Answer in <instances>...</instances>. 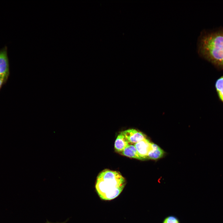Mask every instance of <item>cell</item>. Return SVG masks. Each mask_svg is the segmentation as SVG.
<instances>
[{"label": "cell", "instance_id": "1", "mask_svg": "<svg viewBox=\"0 0 223 223\" xmlns=\"http://www.w3.org/2000/svg\"><path fill=\"white\" fill-rule=\"evenodd\" d=\"M197 48L200 56L214 64L223 66V31L202 32Z\"/></svg>", "mask_w": 223, "mask_h": 223}, {"label": "cell", "instance_id": "2", "mask_svg": "<svg viewBox=\"0 0 223 223\" xmlns=\"http://www.w3.org/2000/svg\"><path fill=\"white\" fill-rule=\"evenodd\" d=\"M126 183L125 179L119 172L105 169L98 176L95 188L101 199L111 200L120 194Z\"/></svg>", "mask_w": 223, "mask_h": 223}, {"label": "cell", "instance_id": "3", "mask_svg": "<svg viewBox=\"0 0 223 223\" xmlns=\"http://www.w3.org/2000/svg\"><path fill=\"white\" fill-rule=\"evenodd\" d=\"M10 73L7 50L4 48L0 50V90L7 82Z\"/></svg>", "mask_w": 223, "mask_h": 223}, {"label": "cell", "instance_id": "4", "mask_svg": "<svg viewBox=\"0 0 223 223\" xmlns=\"http://www.w3.org/2000/svg\"><path fill=\"white\" fill-rule=\"evenodd\" d=\"M130 144H134L146 138V136L142 132L134 129H128L121 132Z\"/></svg>", "mask_w": 223, "mask_h": 223}, {"label": "cell", "instance_id": "5", "mask_svg": "<svg viewBox=\"0 0 223 223\" xmlns=\"http://www.w3.org/2000/svg\"><path fill=\"white\" fill-rule=\"evenodd\" d=\"M151 143L145 138L133 144L142 160L147 159L148 153L151 149Z\"/></svg>", "mask_w": 223, "mask_h": 223}, {"label": "cell", "instance_id": "6", "mask_svg": "<svg viewBox=\"0 0 223 223\" xmlns=\"http://www.w3.org/2000/svg\"><path fill=\"white\" fill-rule=\"evenodd\" d=\"M164 152L158 146L151 143V149L147 155V159L156 160L162 157Z\"/></svg>", "mask_w": 223, "mask_h": 223}, {"label": "cell", "instance_id": "7", "mask_svg": "<svg viewBox=\"0 0 223 223\" xmlns=\"http://www.w3.org/2000/svg\"><path fill=\"white\" fill-rule=\"evenodd\" d=\"M129 144L128 141L120 132L116 139L114 148L117 151L121 152Z\"/></svg>", "mask_w": 223, "mask_h": 223}, {"label": "cell", "instance_id": "8", "mask_svg": "<svg viewBox=\"0 0 223 223\" xmlns=\"http://www.w3.org/2000/svg\"><path fill=\"white\" fill-rule=\"evenodd\" d=\"M121 153L123 155L129 158L142 160L133 144H129L121 152Z\"/></svg>", "mask_w": 223, "mask_h": 223}, {"label": "cell", "instance_id": "9", "mask_svg": "<svg viewBox=\"0 0 223 223\" xmlns=\"http://www.w3.org/2000/svg\"><path fill=\"white\" fill-rule=\"evenodd\" d=\"M216 87L220 98L223 102V76L217 81Z\"/></svg>", "mask_w": 223, "mask_h": 223}, {"label": "cell", "instance_id": "10", "mask_svg": "<svg viewBox=\"0 0 223 223\" xmlns=\"http://www.w3.org/2000/svg\"><path fill=\"white\" fill-rule=\"evenodd\" d=\"M163 223H179V222L176 218L171 216L166 218Z\"/></svg>", "mask_w": 223, "mask_h": 223}, {"label": "cell", "instance_id": "11", "mask_svg": "<svg viewBox=\"0 0 223 223\" xmlns=\"http://www.w3.org/2000/svg\"><path fill=\"white\" fill-rule=\"evenodd\" d=\"M67 221H64V222H59H59H57V223H53V222H49V221H47L46 223H66Z\"/></svg>", "mask_w": 223, "mask_h": 223}]
</instances>
